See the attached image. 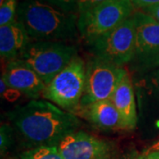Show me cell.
Returning a JSON list of instances; mask_svg holds the SVG:
<instances>
[{
    "label": "cell",
    "mask_w": 159,
    "mask_h": 159,
    "mask_svg": "<svg viewBox=\"0 0 159 159\" xmlns=\"http://www.w3.org/2000/svg\"><path fill=\"white\" fill-rule=\"evenodd\" d=\"M137 159H159V152H143V154L138 157Z\"/></svg>",
    "instance_id": "7402d4cb"
},
{
    "label": "cell",
    "mask_w": 159,
    "mask_h": 159,
    "mask_svg": "<svg viewBox=\"0 0 159 159\" xmlns=\"http://www.w3.org/2000/svg\"><path fill=\"white\" fill-rule=\"evenodd\" d=\"M15 133L11 125L2 124L0 129V151L1 156H5L11 146Z\"/></svg>",
    "instance_id": "e0dca14e"
},
{
    "label": "cell",
    "mask_w": 159,
    "mask_h": 159,
    "mask_svg": "<svg viewBox=\"0 0 159 159\" xmlns=\"http://www.w3.org/2000/svg\"><path fill=\"white\" fill-rule=\"evenodd\" d=\"M83 114L92 125L100 130L110 132L124 129L120 114L111 99L91 103L83 109Z\"/></svg>",
    "instance_id": "4fadbf2b"
},
{
    "label": "cell",
    "mask_w": 159,
    "mask_h": 159,
    "mask_svg": "<svg viewBox=\"0 0 159 159\" xmlns=\"http://www.w3.org/2000/svg\"><path fill=\"white\" fill-rule=\"evenodd\" d=\"M93 56L119 67L130 64L135 51V25L133 15L90 44Z\"/></svg>",
    "instance_id": "8992f818"
},
{
    "label": "cell",
    "mask_w": 159,
    "mask_h": 159,
    "mask_svg": "<svg viewBox=\"0 0 159 159\" xmlns=\"http://www.w3.org/2000/svg\"><path fill=\"white\" fill-rule=\"evenodd\" d=\"M57 147L64 159H111L112 156L110 143L83 131L68 134Z\"/></svg>",
    "instance_id": "9c48e42d"
},
{
    "label": "cell",
    "mask_w": 159,
    "mask_h": 159,
    "mask_svg": "<svg viewBox=\"0 0 159 159\" xmlns=\"http://www.w3.org/2000/svg\"><path fill=\"white\" fill-rule=\"evenodd\" d=\"M141 11L147 13L150 17H152L159 22V4L158 5H156V6H149V7H147V8H144V9L141 10Z\"/></svg>",
    "instance_id": "44dd1931"
},
{
    "label": "cell",
    "mask_w": 159,
    "mask_h": 159,
    "mask_svg": "<svg viewBox=\"0 0 159 159\" xmlns=\"http://www.w3.org/2000/svg\"><path fill=\"white\" fill-rule=\"evenodd\" d=\"M148 152H159V140L153 143L150 147H148L144 153H148Z\"/></svg>",
    "instance_id": "603a6c76"
},
{
    "label": "cell",
    "mask_w": 159,
    "mask_h": 159,
    "mask_svg": "<svg viewBox=\"0 0 159 159\" xmlns=\"http://www.w3.org/2000/svg\"><path fill=\"white\" fill-rule=\"evenodd\" d=\"M30 42L27 30L17 20L0 27V55L7 62L20 58Z\"/></svg>",
    "instance_id": "7c38bea8"
},
{
    "label": "cell",
    "mask_w": 159,
    "mask_h": 159,
    "mask_svg": "<svg viewBox=\"0 0 159 159\" xmlns=\"http://www.w3.org/2000/svg\"><path fill=\"white\" fill-rule=\"evenodd\" d=\"M107 0H78V15L89 11Z\"/></svg>",
    "instance_id": "d6986e66"
},
{
    "label": "cell",
    "mask_w": 159,
    "mask_h": 159,
    "mask_svg": "<svg viewBox=\"0 0 159 159\" xmlns=\"http://www.w3.org/2000/svg\"><path fill=\"white\" fill-rule=\"evenodd\" d=\"M125 72L124 67L93 56L86 64L85 89L79 109L86 108L98 101L110 100Z\"/></svg>",
    "instance_id": "52a82bcc"
},
{
    "label": "cell",
    "mask_w": 159,
    "mask_h": 159,
    "mask_svg": "<svg viewBox=\"0 0 159 159\" xmlns=\"http://www.w3.org/2000/svg\"><path fill=\"white\" fill-rule=\"evenodd\" d=\"M132 3L134 6V8L142 10V9L149 7V6L158 5L159 0H132Z\"/></svg>",
    "instance_id": "ffe728a7"
},
{
    "label": "cell",
    "mask_w": 159,
    "mask_h": 159,
    "mask_svg": "<svg viewBox=\"0 0 159 159\" xmlns=\"http://www.w3.org/2000/svg\"><path fill=\"white\" fill-rule=\"evenodd\" d=\"M111 101L120 114L123 128L134 129L138 124L136 97L133 80L127 71L115 89Z\"/></svg>",
    "instance_id": "8fae6325"
},
{
    "label": "cell",
    "mask_w": 159,
    "mask_h": 159,
    "mask_svg": "<svg viewBox=\"0 0 159 159\" xmlns=\"http://www.w3.org/2000/svg\"><path fill=\"white\" fill-rule=\"evenodd\" d=\"M135 25V51L130 63L137 73L159 67V22L141 10L133 14Z\"/></svg>",
    "instance_id": "ba28073f"
},
{
    "label": "cell",
    "mask_w": 159,
    "mask_h": 159,
    "mask_svg": "<svg viewBox=\"0 0 159 159\" xmlns=\"http://www.w3.org/2000/svg\"><path fill=\"white\" fill-rule=\"evenodd\" d=\"M134 87L136 94L152 98L159 102V69L134 80Z\"/></svg>",
    "instance_id": "5bb4252c"
},
{
    "label": "cell",
    "mask_w": 159,
    "mask_h": 159,
    "mask_svg": "<svg viewBox=\"0 0 159 159\" xmlns=\"http://www.w3.org/2000/svg\"><path fill=\"white\" fill-rule=\"evenodd\" d=\"M1 78L8 87L35 100L43 96L45 83L25 63L16 59L9 61Z\"/></svg>",
    "instance_id": "30bf717a"
},
{
    "label": "cell",
    "mask_w": 159,
    "mask_h": 159,
    "mask_svg": "<svg viewBox=\"0 0 159 159\" xmlns=\"http://www.w3.org/2000/svg\"><path fill=\"white\" fill-rule=\"evenodd\" d=\"M78 14L64 12L38 0H23L16 15L31 41L63 43L78 38Z\"/></svg>",
    "instance_id": "7a4b0ae2"
},
{
    "label": "cell",
    "mask_w": 159,
    "mask_h": 159,
    "mask_svg": "<svg viewBox=\"0 0 159 159\" xmlns=\"http://www.w3.org/2000/svg\"><path fill=\"white\" fill-rule=\"evenodd\" d=\"M85 84L86 64L77 55L46 86L42 97L74 113L80 107Z\"/></svg>",
    "instance_id": "277c9868"
},
{
    "label": "cell",
    "mask_w": 159,
    "mask_h": 159,
    "mask_svg": "<svg viewBox=\"0 0 159 159\" xmlns=\"http://www.w3.org/2000/svg\"><path fill=\"white\" fill-rule=\"evenodd\" d=\"M134 6L132 0H107L79 15L80 35L89 45L92 42L113 30L132 17Z\"/></svg>",
    "instance_id": "5b68a950"
},
{
    "label": "cell",
    "mask_w": 159,
    "mask_h": 159,
    "mask_svg": "<svg viewBox=\"0 0 159 159\" xmlns=\"http://www.w3.org/2000/svg\"><path fill=\"white\" fill-rule=\"evenodd\" d=\"M15 159H64L57 146H41L26 149Z\"/></svg>",
    "instance_id": "9a60e30c"
},
{
    "label": "cell",
    "mask_w": 159,
    "mask_h": 159,
    "mask_svg": "<svg viewBox=\"0 0 159 159\" xmlns=\"http://www.w3.org/2000/svg\"><path fill=\"white\" fill-rule=\"evenodd\" d=\"M18 0H5L0 6V27L7 25L16 20Z\"/></svg>",
    "instance_id": "2e32d148"
},
{
    "label": "cell",
    "mask_w": 159,
    "mask_h": 159,
    "mask_svg": "<svg viewBox=\"0 0 159 159\" xmlns=\"http://www.w3.org/2000/svg\"><path fill=\"white\" fill-rule=\"evenodd\" d=\"M21 144L27 149L57 146L68 134L77 131L78 118L49 101L31 100L7 114Z\"/></svg>",
    "instance_id": "6da1fadb"
},
{
    "label": "cell",
    "mask_w": 159,
    "mask_h": 159,
    "mask_svg": "<svg viewBox=\"0 0 159 159\" xmlns=\"http://www.w3.org/2000/svg\"><path fill=\"white\" fill-rule=\"evenodd\" d=\"M77 56V48L63 42L31 41L19 60L25 63L47 86Z\"/></svg>",
    "instance_id": "3957f363"
},
{
    "label": "cell",
    "mask_w": 159,
    "mask_h": 159,
    "mask_svg": "<svg viewBox=\"0 0 159 159\" xmlns=\"http://www.w3.org/2000/svg\"><path fill=\"white\" fill-rule=\"evenodd\" d=\"M66 13L78 14V0H38Z\"/></svg>",
    "instance_id": "ac0fdd59"
}]
</instances>
